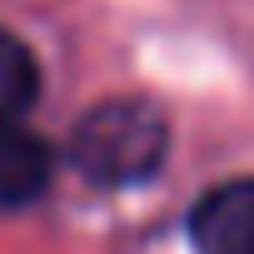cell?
<instances>
[{
  "instance_id": "cell-1",
  "label": "cell",
  "mask_w": 254,
  "mask_h": 254,
  "mask_svg": "<svg viewBox=\"0 0 254 254\" xmlns=\"http://www.w3.org/2000/svg\"><path fill=\"white\" fill-rule=\"evenodd\" d=\"M170 155V125L150 100H105L70 135V165L90 185H140Z\"/></svg>"
},
{
  "instance_id": "cell-2",
  "label": "cell",
  "mask_w": 254,
  "mask_h": 254,
  "mask_svg": "<svg viewBox=\"0 0 254 254\" xmlns=\"http://www.w3.org/2000/svg\"><path fill=\"white\" fill-rule=\"evenodd\" d=\"M199 254H254V180H229L190 209Z\"/></svg>"
},
{
  "instance_id": "cell-3",
  "label": "cell",
  "mask_w": 254,
  "mask_h": 254,
  "mask_svg": "<svg viewBox=\"0 0 254 254\" xmlns=\"http://www.w3.org/2000/svg\"><path fill=\"white\" fill-rule=\"evenodd\" d=\"M50 150L40 135H30L25 125H0V214L20 209L50 190Z\"/></svg>"
},
{
  "instance_id": "cell-4",
  "label": "cell",
  "mask_w": 254,
  "mask_h": 254,
  "mask_svg": "<svg viewBox=\"0 0 254 254\" xmlns=\"http://www.w3.org/2000/svg\"><path fill=\"white\" fill-rule=\"evenodd\" d=\"M35 90H40V65L30 45L15 40L10 30H0V125H20Z\"/></svg>"
}]
</instances>
